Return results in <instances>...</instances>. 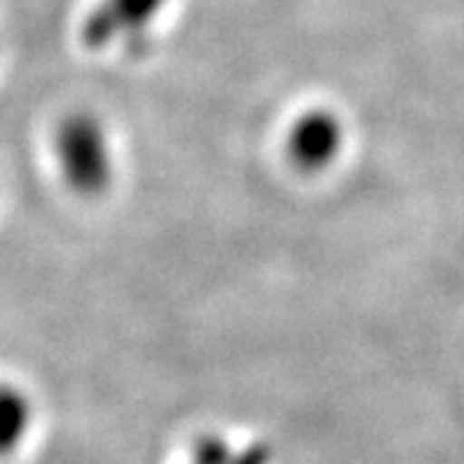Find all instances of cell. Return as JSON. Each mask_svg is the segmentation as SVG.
<instances>
[{"label": "cell", "mask_w": 464, "mask_h": 464, "mask_svg": "<svg viewBox=\"0 0 464 464\" xmlns=\"http://www.w3.org/2000/svg\"><path fill=\"white\" fill-rule=\"evenodd\" d=\"M60 155L67 181L78 191L96 194L109 181V158L99 127L91 119H72L60 132Z\"/></svg>", "instance_id": "cell-1"}, {"label": "cell", "mask_w": 464, "mask_h": 464, "mask_svg": "<svg viewBox=\"0 0 464 464\" xmlns=\"http://www.w3.org/2000/svg\"><path fill=\"white\" fill-rule=\"evenodd\" d=\"M343 142V127L328 111H310L299 119L289 134V152L302 168H323L338 155Z\"/></svg>", "instance_id": "cell-2"}, {"label": "cell", "mask_w": 464, "mask_h": 464, "mask_svg": "<svg viewBox=\"0 0 464 464\" xmlns=\"http://www.w3.org/2000/svg\"><path fill=\"white\" fill-rule=\"evenodd\" d=\"M160 8V0H106L88 21L85 39L101 47L121 32H137Z\"/></svg>", "instance_id": "cell-3"}, {"label": "cell", "mask_w": 464, "mask_h": 464, "mask_svg": "<svg viewBox=\"0 0 464 464\" xmlns=\"http://www.w3.org/2000/svg\"><path fill=\"white\" fill-rule=\"evenodd\" d=\"M29 420L32 413L26 398L14 387L0 384V457H5L21 444L24 433L29 429Z\"/></svg>", "instance_id": "cell-4"}]
</instances>
